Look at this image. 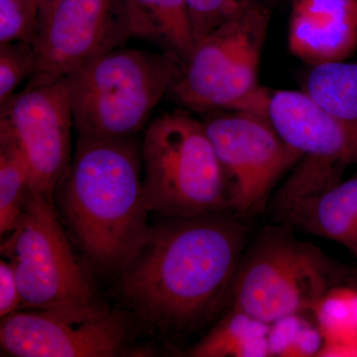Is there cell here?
Returning a JSON list of instances; mask_svg holds the SVG:
<instances>
[{
  "instance_id": "cell-1",
  "label": "cell",
  "mask_w": 357,
  "mask_h": 357,
  "mask_svg": "<svg viewBox=\"0 0 357 357\" xmlns=\"http://www.w3.org/2000/svg\"><path fill=\"white\" fill-rule=\"evenodd\" d=\"M246 243L248 229L230 211L169 218L119 271L122 297L149 325L192 330L227 300Z\"/></svg>"
},
{
  "instance_id": "cell-2",
  "label": "cell",
  "mask_w": 357,
  "mask_h": 357,
  "mask_svg": "<svg viewBox=\"0 0 357 357\" xmlns=\"http://www.w3.org/2000/svg\"><path fill=\"white\" fill-rule=\"evenodd\" d=\"M142 152L133 137L79 136L56 188L62 217L96 266L121 271L147 236Z\"/></svg>"
},
{
  "instance_id": "cell-3",
  "label": "cell",
  "mask_w": 357,
  "mask_h": 357,
  "mask_svg": "<svg viewBox=\"0 0 357 357\" xmlns=\"http://www.w3.org/2000/svg\"><path fill=\"white\" fill-rule=\"evenodd\" d=\"M352 282L349 268L298 239L284 223L265 229L244 249L227 298L229 309L271 325L314 312L331 291Z\"/></svg>"
},
{
  "instance_id": "cell-4",
  "label": "cell",
  "mask_w": 357,
  "mask_h": 357,
  "mask_svg": "<svg viewBox=\"0 0 357 357\" xmlns=\"http://www.w3.org/2000/svg\"><path fill=\"white\" fill-rule=\"evenodd\" d=\"M170 54L114 49L65 77L79 136L133 137L182 77Z\"/></svg>"
},
{
  "instance_id": "cell-5",
  "label": "cell",
  "mask_w": 357,
  "mask_h": 357,
  "mask_svg": "<svg viewBox=\"0 0 357 357\" xmlns=\"http://www.w3.org/2000/svg\"><path fill=\"white\" fill-rule=\"evenodd\" d=\"M270 22L268 2L252 0L195 44L170 95L199 114L243 110L265 116L270 91L259 83Z\"/></svg>"
},
{
  "instance_id": "cell-6",
  "label": "cell",
  "mask_w": 357,
  "mask_h": 357,
  "mask_svg": "<svg viewBox=\"0 0 357 357\" xmlns=\"http://www.w3.org/2000/svg\"><path fill=\"white\" fill-rule=\"evenodd\" d=\"M141 152L149 213L178 218L227 211V183L204 121L183 109L160 115Z\"/></svg>"
},
{
  "instance_id": "cell-7",
  "label": "cell",
  "mask_w": 357,
  "mask_h": 357,
  "mask_svg": "<svg viewBox=\"0 0 357 357\" xmlns=\"http://www.w3.org/2000/svg\"><path fill=\"white\" fill-rule=\"evenodd\" d=\"M30 309H65L93 303L88 275L79 262L53 204L31 190L15 229L1 244Z\"/></svg>"
},
{
  "instance_id": "cell-8",
  "label": "cell",
  "mask_w": 357,
  "mask_h": 357,
  "mask_svg": "<svg viewBox=\"0 0 357 357\" xmlns=\"http://www.w3.org/2000/svg\"><path fill=\"white\" fill-rule=\"evenodd\" d=\"M203 121L225 175L227 211L241 218L263 213L274 185L300 155L263 115L225 110Z\"/></svg>"
},
{
  "instance_id": "cell-9",
  "label": "cell",
  "mask_w": 357,
  "mask_h": 357,
  "mask_svg": "<svg viewBox=\"0 0 357 357\" xmlns=\"http://www.w3.org/2000/svg\"><path fill=\"white\" fill-rule=\"evenodd\" d=\"M128 335L121 312L93 302L13 312L1 319L0 347L15 357H112L123 354Z\"/></svg>"
},
{
  "instance_id": "cell-10",
  "label": "cell",
  "mask_w": 357,
  "mask_h": 357,
  "mask_svg": "<svg viewBox=\"0 0 357 357\" xmlns=\"http://www.w3.org/2000/svg\"><path fill=\"white\" fill-rule=\"evenodd\" d=\"M129 38L123 0H56L40 25L27 88L61 81Z\"/></svg>"
},
{
  "instance_id": "cell-11",
  "label": "cell",
  "mask_w": 357,
  "mask_h": 357,
  "mask_svg": "<svg viewBox=\"0 0 357 357\" xmlns=\"http://www.w3.org/2000/svg\"><path fill=\"white\" fill-rule=\"evenodd\" d=\"M0 123L20 142L31 168V188L53 197L70 163L74 124L65 79L26 88L0 105Z\"/></svg>"
},
{
  "instance_id": "cell-12",
  "label": "cell",
  "mask_w": 357,
  "mask_h": 357,
  "mask_svg": "<svg viewBox=\"0 0 357 357\" xmlns=\"http://www.w3.org/2000/svg\"><path fill=\"white\" fill-rule=\"evenodd\" d=\"M265 117L302 161L340 171L357 165L351 134L304 91L270 93Z\"/></svg>"
},
{
  "instance_id": "cell-13",
  "label": "cell",
  "mask_w": 357,
  "mask_h": 357,
  "mask_svg": "<svg viewBox=\"0 0 357 357\" xmlns=\"http://www.w3.org/2000/svg\"><path fill=\"white\" fill-rule=\"evenodd\" d=\"M288 47L310 67L347 61L357 49V0H291Z\"/></svg>"
},
{
  "instance_id": "cell-14",
  "label": "cell",
  "mask_w": 357,
  "mask_h": 357,
  "mask_svg": "<svg viewBox=\"0 0 357 357\" xmlns=\"http://www.w3.org/2000/svg\"><path fill=\"white\" fill-rule=\"evenodd\" d=\"M278 222L312 236L357 248V173L275 213Z\"/></svg>"
},
{
  "instance_id": "cell-15",
  "label": "cell",
  "mask_w": 357,
  "mask_h": 357,
  "mask_svg": "<svg viewBox=\"0 0 357 357\" xmlns=\"http://www.w3.org/2000/svg\"><path fill=\"white\" fill-rule=\"evenodd\" d=\"M131 38L156 45L184 63L195 46L185 0H123Z\"/></svg>"
},
{
  "instance_id": "cell-16",
  "label": "cell",
  "mask_w": 357,
  "mask_h": 357,
  "mask_svg": "<svg viewBox=\"0 0 357 357\" xmlns=\"http://www.w3.org/2000/svg\"><path fill=\"white\" fill-rule=\"evenodd\" d=\"M302 88L347 129L357 145V63L312 66L303 79Z\"/></svg>"
},
{
  "instance_id": "cell-17",
  "label": "cell",
  "mask_w": 357,
  "mask_h": 357,
  "mask_svg": "<svg viewBox=\"0 0 357 357\" xmlns=\"http://www.w3.org/2000/svg\"><path fill=\"white\" fill-rule=\"evenodd\" d=\"M270 325L237 309H229L208 335L192 347L190 356H270Z\"/></svg>"
},
{
  "instance_id": "cell-18",
  "label": "cell",
  "mask_w": 357,
  "mask_h": 357,
  "mask_svg": "<svg viewBox=\"0 0 357 357\" xmlns=\"http://www.w3.org/2000/svg\"><path fill=\"white\" fill-rule=\"evenodd\" d=\"M31 168L20 142L0 123V232L8 234L20 222L31 192Z\"/></svg>"
},
{
  "instance_id": "cell-19",
  "label": "cell",
  "mask_w": 357,
  "mask_h": 357,
  "mask_svg": "<svg viewBox=\"0 0 357 357\" xmlns=\"http://www.w3.org/2000/svg\"><path fill=\"white\" fill-rule=\"evenodd\" d=\"M312 314L325 340L318 356H357V289L354 286L333 289Z\"/></svg>"
},
{
  "instance_id": "cell-20",
  "label": "cell",
  "mask_w": 357,
  "mask_h": 357,
  "mask_svg": "<svg viewBox=\"0 0 357 357\" xmlns=\"http://www.w3.org/2000/svg\"><path fill=\"white\" fill-rule=\"evenodd\" d=\"M323 333L305 314H292L270 325V356H318L323 349Z\"/></svg>"
},
{
  "instance_id": "cell-21",
  "label": "cell",
  "mask_w": 357,
  "mask_h": 357,
  "mask_svg": "<svg viewBox=\"0 0 357 357\" xmlns=\"http://www.w3.org/2000/svg\"><path fill=\"white\" fill-rule=\"evenodd\" d=\"M36 61L34 45L27 42L0 45V105L15 93L23 81L31 77Z\"/></svg>"
},
{
  "instance_id": "cell-22",
  "label": "cell",
  "mask_w": 357,
  "mask_h": 357,
  "mask_svg": "<svg viewBox=\"0 0 357 357\" xmlns=\"http://www.w3.org/2000/svg\"><path fill=\"white\" fill-rule=\"evenodd\" d=\"M40 17L21 0H0V45L13 42L36 44Z\"/></svg>"
},
{
  "instance_id": "cell-23",
  "label": "cell",
  "mask_w": 357,
  "mask_h": 357,
  "mask_svg": "<svg viewBox=\"0 0 357 357\" xmlns=\"http://www.w3.org/2000/svg\"><path fill=\"white\" fill-rule=\"evenodd\" d=\"M195 44L252 0H185ZM270 2L273 0H262Z\"/></svg>"
},
{
  "instance_id": "cell-24",
  "label": "cell",
  "mask_w": 357,
  "mask_h": 357,
  "mask_svg": "<svg viewBox=\"0 0 357 357\" xmlns=\"http://www.w3.org/2000/svg\"><path fill=\"white\" fill-rule=\"evenodd\" d=\"M23 306L22 297L16 280L13 265L2 259L0 261V317L10 316Z\"/></svg>"
},
{
  "instance_id": "cell-25",
  "label": "cell",
  "mask_w": 357,
  "mask_h": 357,
  "mask_svg": "<svg viewBox=\"0 0 357 357\" xmlns=\"http://www.w3.org/2000/svg\"><path fill=\"white\" fill-rule=\"evenodd\" d=\"M21 1L25 2L27 6L36 11L40 17V25H41V21L43 20L45 14L53 6L56 0H21Z\"/></svg>"
},
{
  "instance_id": "cell-26",
  "label": "cell",
  "mask_w": 357,
  "mask_h": 357,
  "mask_svg": "<svg viewBox=\"0 0 357 357\" xmlns=\"http://www.w3.org/2000/svg\"><path fill=\"white\" fill-rule=\"evenodd\" d=\"M351 255L356 257V261H357V248L354 249V251H352Z\"/></svg>"
}]
</instances>
